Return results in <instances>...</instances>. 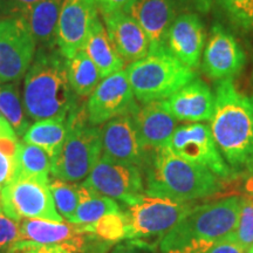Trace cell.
Segmentation results:
<instances>
[{"instance_id": "cell-17", "label": "cell", "mask_w": 253, "mask_h": 253, "mask_svg": "<svg viewBox=\"0 0 253 253\" xmlns=\"http://www.w3.org/2000/svg\"><path fill=\"white\" fill-rule=\"evenodd\" d=\"M207 42V32L202 18L195 12L179 14L169 28L166 47L185 66L197 69Z\"/></svg>"}, {"instance_id": "cell-35", "label": "cell", "mask_w": 253, "mask_h": 253, "mask_svg": "<svg viewBox=\"0 0 253 253\" xmlns=\"http://www.w3.org/2000/svg\"><path fill=\"white\" fill-rule=\"evenodd\" d=\"M14 173V160L0 151V191L11 181Z\"/></svg>"}, {"instance_id": "cell-1", "label": "cell", "mask_w": 253, "mask_h": 253, "mask_svg": "<svg viewBox=\"0 0 253 253\" xmlns=\"http://www.w3.org/2000/svg\"><path fill=\"white\" fill-rule=\"evenodd\" d=\"M210 129L231 169L253 171V95L242 93L233 79L217 81Z\"/></svg>"}, {"instance_id": "cell-38", "label": "cell", "mask_w": 253, "mask_h": 253, "mask_svg": "<svg viewBox=\"0 0 253 253\" xmlns=\"http://www.w3.org/2000/svg\"><path fill=\"white\" fill-rule=\"evenodd\" d=\"M38 246L39 245L34 244V243L32 242H28V240L20 239L18 240L11 249L7 250V251L4 253H32Z\"/></svg>"}, {"instance_id": "cell-27", "label": "cell", "mask_w": 253, "mask_h": 253, "mask_svg": "<svg viewBox=\"0 0 253 253\" xmlns=\"http://www.w3.org/2000/svg\"><path fill=\"white\" fill-rule=\"evenodd\" d=\"M0 113L11 125L15 134L23 137L30 128V122L18 82L0 84Z\"/></svg>"}, {"instance_id": "cell-6", "label": "cell", "mask_w": 253, "mask_h": 253, "mask_svg": "<svg viewBox=\"0 0 253 253\" xmlns=\"http://www.w3.org/2000/svg\"><path fill=\"white\" fill-rule=\"evenodd\" d=\"M126 72L135 99L142 104L169 99L197 78L195 69L179 61L167 47L149 50L144 58L129 63Z\"/></svg>"}, {"instance_id": "cell-28", "label": "cell", "mask_w": 253, "mask_h": 253, "mask_svg": "<svg viewBox=\"0 0 253 253\" xmlns=\"http://www.w3.org/2000/svg\"><path fill=\"white\" fill-rule=\"evenodd\" d=\"M88 232L94 233L100 239L108 243H116L122 239H129L130 226L125 212L108 213L101 217L91 225H84Z\"/></svg>"}, {"instance_id": "cell-14", "label": "cell", "mask_w": 253, "mask_h": 253, "mask_svg": "<svg viewBox=\"0 0 253 253\" xmlns=\"http://www.w3.org/2000/svg\"><path fill=\"white\" fill-rule=\"evenodd\" d=\"M203 72L212 80L233 79L246 65V54L230 28L212 24L202 55Z\"/></svg>"}, {"instance_id": "cell-11", "label": "cell", "mask_w": 253, "mask_h": 253, "mask_svg": "<svg viewBox=\"0 0 253 253\" xmlns=\"http://www.w3.org/2000/svg\"><path fill=\"white\" fill-rule=\"evenodd\" d=\"M82 185L99 194L129 204L144 194V178L140 167L120 162L102 155Z\"/></svg>"}, {"instance_id": "cell-21", "label": "cell", "mask_w": 253, "mask_h": 253, "mask_svg": "<svg viewBox=\"0 0 253 253\" xmlns=\"http://www.w3.org/2000/svg\"><path fill=\"white\" fill-rule=\"evenodd\" d=\"M62 4L63 0H42L25 8L14 17H19L24 21L37 45L54 49Z\"/></svg>"}, {"instance_id": "cell-22", "label": "cell", "mask_w": 253, "mask_h": 253, "mask_svg": "<svg viewBox=\"0 0 253 253\" xmlns=\"http://www.w3.org/2000/svg\"><path fill=\"white\" fill-rule=\"evenodd\" d=\"M84 49L99 69L102 79L125 68V60L114 47L100 17L95 20Z\"/></svg>"}, {"instance_id": "cell-2", "label": "cell", "mask_w": 253, "mask_h": 253, "mask_svg": "<svg viewBox=\"0 0 253 253\" xmlns=\"http://www.w3.org/2000/svg\"><path fill=\"white\" fill-rule=\"evenodd\" d=\"M66 61L58 48L37 49L24 80L23 102L30 119L66 121L79 104V96L69 84Z\"/></svg>"}, {"instance_id": "cell-31", "label": "cell", "mask_w": 253, "mask_h": 253, "mask_svg": "<svg viewBox=\"0 0 253 253\" xmlns=\"http://www.w3.org/2000/svg\"><path fill=\"white\" fill-rule=\"evenodd\" d=\"M225 239L235 243L244 251L253 246V196L240 199L238 224Z\"/></svg>"}, {"instance_id": "cell-26", "label": "cell", "mask_w": 253, "mask_h": 253, "mask_svg": "<svg viewBox=\"0 0 253 253\" xmlns=\"http://www.w3.org/2000/svg\"><path fill=\"white\" fill-rule=\"evenodd\" d=\"M67 77L73 91L79 97H87L102 80L99 69L87 55L84 49L78 52L66 61Z\"/></svg>"}, {"instance_id": "cell-18", "label": "cell", "mask_w": 253, "mask_h": 253, "mask_svg": "<svg viewBox=\"0 0 253 253\" xmlns=\"http://www.w3.org/2000/svg\"><path fill=\"white\" fill-rule=\"evenodd\" d=\"M102 17L107 33L126 63L137 61L149 53V38L131 15L125 11H115Z\"/></svg>"}, {"instance_id": "cell-29", "label": "cell", "mask_w": 253, "mask_h": 253, "mask_svg": "<svg viewBox=\"0 0 253 253\" xmlns=\"http://www.w3.org/2000/svg\"><path fill=\"white\" fill-rule=\"evenodd\" d=\"M239 33L253 38V0H212Z\"/></svg>"}, {"instance_id": "cell-13", "label": "cell", "mask_w": 253, "mask_h": 253, "mask_svg": "<svg viewBox=\"0 0 253 253\" xmlns=\"http://www.w3.org/2000/svg\"><path fill=\"white\" fill-rule=\"evenodd\" d=\"M138 108L126 69L103 78L86 104L88 122L97 126Z\"/></svg>"}, {"instance_id": "cell-15", "label": "cell", "mask_w": 253, "mask_h": 253, "mask_svg": "<svg viewBox=\"0 0 253 253\" xmlns=\"http://www.w3.org/2000/svg\"><path fill=\"white\" fill-rule=\"evenodd\" d=\"M99 18L96 0H63L58 23L56 46L66 59L84 48L95 20Z\"/></svg>"}, {"instance_id": "cell-39", "label": "cell", "mask_w": 253, "mask_h": 253, "mask_svg": "<svg viewBox=\"0 0 253 253\" xmlns=\"http://www.w3.org/2000/svg\"><path fill=\"white\" fill-rule=\"evenodd\" d=\"M32 253H67L60 246H52V245H47V246H38V248L34 250Z\"/></svg>"}, {"instance_id": "cell-8", "label": "cell", "mask_w": 253, "mask_h": 253, "mask_svg": "<svg viewBox=\"0 0 253 253\" xmlns=\"http://www.w3.org/2000/svg\"><path fill=\"white\" fill-rule=\"evenodd\" d=\"M0 207L19 223L23 219L62 221L53 201L49 182L13 177L0 191Z\"/></svg>"}, {"instance_id": "cell-3", "label": "cell", "mask_w": 253, "mask_h": 253, "mask_svg": "<svg viewBox=\"0 0 253 253\" xmlns=\"http://www.w3.org/2000/svg\"><path fill=\"white\" fill-rule=\"evenodd\" d=\"M145 173V195L181 203L217 194L219 177L207 168L186 161L168 147L150 150L142 169Z\"/></svg>"}, {"instance_id": "cell-40", "label": "cell", "mask_w": 253, "mask_h": 253, "mask_svg": "<svg viewBox=\"0 0 253 253\" xmlns=\"http://www.w3.org/2000/svg\"><path fill=\"white\" fill-rule=\"evenodd\" d=\"M245 190L250 195L253 196V173L249 176V178L245 182Z\"/></svg>"}, {"instance_id": "cell-32", "label": "cell", "mask_w": 253, "mask_h": 253, "mask_svg": "<svg viewBox=\"0 0 253 253\" xmlns=\"http://www.w3.org/2000/svg\"><path fill=\"white\" fill-rule=\"evenodd\" d=\"M20 239V223L8 217L0 207V253L7 251Z\"/></svg>"}, {"instance_id": "cell-30", "label": "cell", "mask_w": 253, "mask_h": 253, "mask_svg": "<svg viewBox=\"0 0 253 253\" xmlns=\"http://www.w3.org/2000/svg\"><path fill=\"white\" fill-rule=\"evenodd\" d=\"M49 189L52 192L56 211L69 223L77 211L79 204V185L71 182L53 178L49 181Z\"/></svg>"}, {"instance_id": "cell-20", "label": "cell", "mask_w": 253, "mask_h": 253, "mask_svg": "<svg viewBox=\"0 0 253 253\" xmlns=\"http://www.w3.org/2000/svg\"><path fill=\"white\" fill-rule=\"evenodd\" d=\"M142 144L148 150L167 147L177 128V120L168 109L166 100L144 103L134 114Z\"/></svg>"}, {"instance_id": "cell-41", "label": "cell", "mask_w": 253, "mask_h": 253, "mask_svg": "<svg viewBox=\"0 0 253 253\" xmlns=\"http://www.w3.org/2000/svg\"><path fill=\"white\" fill-rule=\"evenodd\" d=\"M244 253H253V246H251V248L246 250V251Z\"/></svg>"}, {"instance_id": "cell-7", "label": "cell", "mask_w": 253, "mask_h": 253, "mask_svg": "<svg viewBox=\"0 0 253 253\" xmlns=\"http://www.w3.org/2000/svg\"><path fill=\"white\" fill-rule=\"evenodd\" d=\"M130 226L129 239H155L161 242L173 226L195 207L168 198L143 194L129 204H125Z\"/></svg>"}, {"instance_id": "cell-19", "label": "cell", "mask_w": 253, "mask_h": 253, "mask_svg": "<svg viewBox=\"0 0 253 253\" xmlns=\"http://www.w3.org/2000/svg\"><path fill=\"white\" fill-rule=\"evenodd\" d=\"M166 103L177 121H210L214 109V94L203 80L196 78L167 99Z\"/></svg>"}, {"instance_id": "cell-4", "label": "cell", "mask_w": 253, "mask_h": 253, "mask_svg": "<svg viewBox=\"0 0 253 253\" xmlns=\"http://www.w3.org/2000/svg\"><path fill=\"white\" fill-rule=\"evenodd\" d=\"M240 197L195 207L160 242L162 253H207L237 227Z\"/></svg>"}, {"instance_id": "cell-42", "label": "cell", "mask_w": 253, "mask_h": 253, "mask_svg": "<svg viewBox=\"0 0 253 253\" xmlns=\"http://www.w3.org/2000/svg\"><path fill=\"white\" fill-rule=\"evenodd\" d=\"M5 118H4V116H2V114L1 113H0V121H2V120H4Z\"/></svg>"}, {"instance_id": "cell-37", "label": "cell", "mask_w": 253, "mask_h": 253, "mask_svg": "<svg viewBox=\"0 0 253 253\" xmlns=\"http://www.w3.org/2000/svg\"><path fill=\"white\" fill-rule=\"evenodd\" d=\"M245 251L240 246L230 240L223 239L214 244L207 253H244Z\"/></svg>"}, {"instance_id": "cell-34", "label": "cell", "mask_w": 253, "mask_h": 253, "mask_svg": "<svg viewBox=\"0 0 253 253\" xmlns=\"http://www.w3.org/2000/svg\"><path fill=\"white\" fill-rule=\"evenodd\" d=\"M42 0H0V13L14 17L25 8L37 4Z\"/></svg>"}, {"instance_id": "cell-24", "label": "cell", "mask_w": 253, "mask_h": 253, "mask_svg": "<svg viewBox=\"0 0 253 253\" xmlns=\"http://www.w3.org/2000/svg\"><path fill=\"white\" fill-rule=\"evenodd\" d=\"M67 136L66 121L60 120H41L30 126L23 136L25 143L40 147L48 154L50 160H54L61 150Z\"/></svg>"}, {"instance_id": "cell-5", "label": "cell", "mask_w": 253, "mask_h": 253, "mask_svg": "<svg viewBox=\"0 0 253 253\" xmlns=\"http://www.w3.org/2000/svg\"><path fill=\"white\" fill-rule=\"evenodd\" d=\"M67 136L61 150L52 160L50 173L66 182H80L87 178L102 156L101 128L88 122L86 104L79 103L69 113Z\"/></svg>"}, {"instance_id": "cell-16", "label": "cell", "mask_w": 253, "mask_h": 253, "mask_svg": "<svg viewBox=\"0 0 253 253\" xmlns=\"http://www.w3.org/2000/svg\"><path fill=\"white\" fill-rule=\"evenodd\" d=\"M135 113L125 114L104 123L101 128L102 151L103 155L113 160L143 169L150 150L142 144L134 119Z\"/></svg>"}, {"instance_id": "cell-10", "label": "cell", "mask_w": 253, "mask_h": 253, "mask_svg": "<svg viewBox=\"0 0 253 253\" xmlns=\"http://www.w3.org/2000/svg\"><path fill=\"white\" fill-rule=\"evenodd\" d=\"M167 147L179 157L207 168L219 178L232 176V169L221 156L210 126L196 122L177 126Z\"/></svg>"}, {"instance_id": "cell-12", "label": "cell", "mask_w": 253, "mask_h": 253, "mask_svg": "<svg viewBox=\"0 0 253 253\" xmlns=\"http://www.w3.org/2000/svg\"><path fill=\"white\" fill-rule=\"evenodd\" d=\"M37 42L19 17L0 20V84L18 82L33 62Z\"/></svg>"}, {"instance_id": "cell-36", "label": "cell", "mask_w": 253, "mask_h": 253, "mask_svg": "<svg viewBox=\"0 0 253 253\" xmlns=\"http://www.w3.org/2000/svg\"><path fill=\"white\" fill-rule=\"evenodd\" d=\"M135 0H96L101 14L115 11H126Z\"/></svg>"}, {"instance_id": "cell-23", "label": "cell", "mask_w": 253, "mask_h": 253, "mask_svg": "<svg viewBox=\"0 0 253 253\" xmlns=\"http://www.w3.org/2000/svg\"><path fill=\"white\" fill-rule=\"evenodd\" d=\"M120 211L121 209L113 198L79 184V204L69 223L77 225H91L101 217Z\"/></svg>"}, {"instance_id": "cell-25", "label": "cell", "mask_w": 253, "mask_h": 253, "mask_svg": "<svg viewBox=\"0 0 253 253\" xmlns=\"http://www.w3.org/2000/svg\"><path fill=\"white\" fill-rule=\"evenodd\" d=\"M50 166L52 160L45 150L34 144L25 142L19 143L17 155L14 157L13 177H26L49 182Z\"/></svg>"}, {"instance_id": "cell-9", "label": "cell", "mask_w": 253, "mask_h": 253, "mask_svg": "<svg viewBox=\"0 0 253 253\" xmlns=\"http://www.w3.org/2000/svg\"><path fill=\"white\" fill-rule=\"evenodd\" d=\"M212 0H135L126 9L141 25L150 41V50L166 47L169 28L179 14L197 9L207 13Z\"/></svg>"}, {"instance_id": "cell-33", "label": "cell", "mask_w": 253, "mask_h": 253, "mask_svg": "<svg viewBox=\"0 0 253 253\" xmlns=\"http://www.w3.org/2000/svg\"><path fill=\"white\" fill-rule=\"evenodd\" d=\"M156 244H150L147 240L129 239L120 243L109 253H153Z\"/></svg>"}]
</instances>
